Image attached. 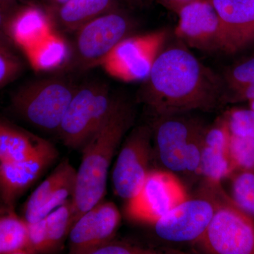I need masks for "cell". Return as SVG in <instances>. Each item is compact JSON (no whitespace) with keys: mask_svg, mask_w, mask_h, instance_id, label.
<instances>
[{"mask_svg":"<svg viewBox=\"0 0 254 254\" xmlns=\"http://www.w3.org/2000/svg\"><path fill=\"white\" fill-rule=\"evenodd\" d=\"M230 132L225 116L205 128L202 147L201 175L210 185H219L235 171L229 153Z\"/></svg>","mask_w":254,"mask_h":254,"instance_id":"16","label":"cell"},{"mask_svg":"<svg viewBox=\"0 0 254 254\" xmlns=\"http://www.w3.org/2000/svg\"><path fill=\"white\" fill-rule=\"evenodd\" d=\"M118 8V0H68L61 4H50L47 13L55 27L73 33L92 20Z\"/></svg>","mask_w":254,"mask_h":254,"instance_id":"18","label":"cell"},{"mask_svg":"<svg viewBox=\"0 0 254 254\" xmlns=\"http://www.w3.org/2000/svg\"><path fill=\"white\" fill-rule=\"evenodd\" d=\"M18 1H21V0H18Z\"/></svg>","mask_w":254,"mask_h":254,"instance_id":"36","label":"cell"},{"mask_svg":"<svg viewBox=\"0 0 254 254\" xmlns=\"http://www.w3.org/2000/svg\"><path fill=\"white\" fill-rule=\"evenodd\" d=\"M23 68L22 62L15 50L0 46V88L16 79Z\"/></svg>","mask_w":254,"mask_h":254,"instance_id":"27","label":"cell"},{"mask_svg":"<svg viewBox=\"0 0 254 254\" xmlns=\"http://www.w3.org/2000/svg\"><path fill=\"white\" fill-rule=\"evenodd\" d=\"M230 132L238 136L254 138V111L235 109L225 114Z\"/></svg>","mask_w":254,"mask_h":254,"instance_id":"26","label":"cell"},{"mask_svg":"<svg viewBox=\"0 0 254 254\" xmlns=\"http://www.w3.org/2000/svg\"><path fill=\"white\" fill-rule=\"evenodd\" d=\"M177 114L155 118L153 128L157 154L171 172L186 173L185 158L193 137L205 127L198 119Z\"/></svg>","mask_w":254,"mask_h":254,"instance_id":"11","label":"cell"},{"mask_svg":"<svg viewBox=\"0 0 254 254\" xmlns=\"http://www.w3.org/2000/svg\"><path fill=\"white\" fill-rule=\"evenodd\" d=\"M254 100V83L225 91V103H240Z\"/></svg>","mask_w":254,"mask_h":254,"instance_id":"30","label":"cell"},{"mask_svg":"<svg viewBox=\"0 0 254 254\" xmlns=\"http://www.w3.org/2000/svg\"><path fill=\"white\" fill-rule=\"evenodd\" d=\"M129 1H141V0H129Z\"/></svg>","mask_w":254,"mask_h":254,"instance_id":"35","label":"cell"},{"mask_svg":"<svg viewBox=\"0 0 254 254\" xmlns=\"http://www.w3.org/2000/svg\"><path fill=\"white\" fill-rule=\"evenodd\" d=\"M135 110L129 102L114 98L103 126L81 150L72 198L73 223L87 210L104 200L112 161L127 132L133 127Z\"/></svg>","mask_w":254,"mask_h":254,"instance_id":"2","label":"cell"},{"mask_svg":"<svg viewBox=\"0 0 254 254\" xmlns=\"http://www.w3.org/2000/svg\"><path fill=\"white\" fill-rule=\"evenodd\" d=\"M133 18L118 8L101 15L73 32L68 66L86 71L101 66L119 43L133 35Z\"/></svg>","mask_w":254,"mask_h":254,"instance_id":"4","label":"cell"},{"mask_svg":"<svg viewBox=\"0 0 254 254\" xmlns=\"http://www.w3.org/2000/svg\"><path fill=\"white\" fill-rule=\"evenodd\" d=\"M221 21L228 53H237L254 42V0H209Z\"/></svg>","mask_w":254,"mask_h":254,"instance_id":"17","label":"cell"},{"mask_svg":"<svg viewBox=\"0 0 254 254\" xmlns=\"http://www.w3.org/2000/svg\"><path fill=\"white\" fill-rule=\"evenodd\" d=\"M49 253L58 252L69 235L73 225L72 198L46 217Z\"/></svg>","mask_w":254,"mask_h":254,"instance_id":"21","label":"cell"},{"mask_svg":"<svg viewBox=\"0 0 254 254\" xmlns=\"http://www.w3.org/2000/svg\"><path fill=\"white\" fill-rule=\"evenodd\" d=\"M222 79L226 91L254 83V58L233 65L227 70Z\"/></svg>","mask_w":254,"mask_h":254,"instance_id":"24","label":"cell"},{"mask_svg":"<svg viewBox=\"0 0 254 254\" xmlns=\"http://www.w3.org/2000/svg\"><path fill=\"white\" fill-rule=\"evenodd\" d=\"M177 15L176 36L190 48L228 53L221 21L209 0L193 1L182 8Z\"/></svg>","mask_w":254,"mask_h":254,"instance_id":"10","label":"cell"},{"mask_svg":"<svg viewBox=\"0 0 254 254\" xmlns=\"http://www.w3.org/2000/svg\"><path fill=\"white\" fill-rule=\"evenodd\" d=\"M125 138L114 167L112 181L115 194L128 202L138 194L151 170L153 128L139 125L132 128Z\"/></svg>","mask_w":254,"mask_h":254,"instance_id":"7","label":"cell"},{"mask_svg":"<svg viewBox=\"0 0 254 254\" xmlns=\"http://www.w3.org/2000/svg\"><path fill=\"white\" fill-rule=\"evenodd\" d=\"M113 99L106 83L91 81L78 86L58 130L64 144L81 151L105 123Z\"/></svg>","mask_w":254,"mask_h":254,"instance_id":"6","label":"cell"},{"mask_svg":"<svg viewBox=\"0 0 254 254\" xmlns=\"http://www.w3.org/2000/svg\"><path fill=\"white\" fill-rule=\"evenodd\" d=\"M158 1L163 5L164 7L177 14L182 8L196 0H158Z\"/></svg>","mask_w":254,"mask_h":254,"instance_id":"31","label":"cell"},{"mask_svg":"<svg viewBox=\"0 0 254 254\" xmlns=\"http://www.w3.org/2000/svg\"><path fill=\"white\" fill-rule=\"evenodd\" d=\"M188 198L186 190L173 173L150 170L138 194L127 202L128 218L154 224Z\"/></svg>","mask_w":254,"mask_h":254,"instance_id":"9","label":"cell"},{"mask_svg":"<svg viewBox=\"0 0 254 254\" xmlns=\"http://www.w3.org/2000/svg\"><path fill=\"white\" fill-rule=\"evenodd\" d=\"M165 31L127 37L115 47L101 66L125 82L144 81L166 41Z\"/></svg>","mask_w":254,"mask_h":254,"instance_id":"8","label":"cell"},{"mask_svg":"<svg viewBox=\"0 0 254 254\" xmlns=\"http://www.w3.org/2000/svg\"><path fill=\"white\" fill-rule=\"evenodd\" d=\"M250 105V109L254 110V100H252V101L249 102Z\"/></svg>","mask_w":254,"mask_h":254,"instance_id":"34","label":"cell"},{"mask_svg":"<svg viewBox=\"0 0 254 254\" xmlns=\"http://www.w3.org/2000/svg\"><path fill=\"white\" fill-rule=\"evenodd\" d=\"M143 83L139 99L155 118L225 103L223 79L181 45L161 50Z\"/></svg>","mask_w":254,"mask_h":254,"instance_id":"1","label":"cell"},{"mask_svg":"<svg viewBox=\"0 0 254 254\" xmlns=\"http://www.w3.org/2000/svg\"><path fill=\"white\" fill-rule=\"evenodd\" d=\"M50 142L0 118V163L26 160Z\"/></svg>","mask_w":254,"mask_h":254,"instance_id":"19","label":"cell"},{"mask_svg":"<svg viewBox=\"0 0 254 254\" xmlns=\"http://www.w3.org/2000/svg\"><path fill=\"white\" fill-rule=\"evenodd\" d=\"M58 152L49 143L26 160L0 163V203L14 206L18 198L56 160Z\"/></svg>","mask_w":254,"mask_h":254,"instance_id":"15","label":"cell"},{"mask_svg":"<svg viewBox=\"0 0 254 254\" xmlns=\"http://www.w3.org/2000/svg\"><path fill=\"white\" fill-rule=\"evenodd\" d=\"M215 213L198 242L208 253L254 254V222L225 194L219 185H210Z\"/></svg>","mask_w":254,"mask_h":254,"instance_id":"5","label":"cell"},{"mask_svg":"<svg viewBox=\"0 0 254 254\" xmlns=\"http://www.w3.org/2000/svg\"><path fill=\"white\" fill-rule=\"evenodd\" d=\"M78 86L62 76L28 82L13 94L11 106L33 126L58 133Z\"/></svg>","mask_w":254,"mask_h":254,"instance_id":"3","label":"cell"},{"mask_svg":"<svg viewBox=\"0 0 254 254\" xmlns=\"http://www.w3.org/2000/svg\"><path fill=\"white\" fill-rule=\"evenodd\" d=\"M229 153L235 170L254 168V138L231 133Z\"/></svg>","mask_w":254,"mask_h":254,"instance_id":"23","label":"cell"},{"mask_svg":"<svg viewBox=\"0 0 254 254\" xmlns=\"http://www.w3.org/2000/svg\"><path fill=\"white\" fill-rule=\"evenodd\" d=\"M0 254H33L28 240L27 222L14 206L0 203Z\"/></svg>","mask_w":254,"mask_h":254,"instance_id":"20","label":"cell"},{"mask_svg":"<svg viewBox=\"0 0 254 254\" xmlns=\"http://www.w3.org/2000/svg\"><path fill=\"white\" fill-rule=\"evenodd\" d=\"M160 251L129 240H113L95 249L91 254H157Z\"/></svg>","mask_w":254,"mask_h":254,"instance_id":"25","label":"cell"},{"mask_svg":"<svg viewBox=\"0 0 254 254\" xmlns=\"http://www.w3.org/2000/svg\"><path fill=\"white\" fill-rule=\"evenodd\" d=\"M48 1H49L50 4L58 5L63 4L68 0H48Z\"/></svg>","mask_w":254,"mask_h":254,"instance_id":"33","label":"cell"},{"mask_svg":"<svg viewBox=\"0 0 254 254\" xmlns=\"http://www.w3.org/2000/svg\"><path fill=\"white\" fill-rule=\"evenodd\" d=\"M0 46L15 50L16 43L9 36L0 32Z\"/></svg>","mask_w":254,"mask_h":254,"instance_id":"32","label":"cell"},{"mask_svg":"<svg viewBox=\"0 0 254 254\" xmlns=\"http://www.w3.org/2000/svg\"><path fill=\"white\" fill-rule=\"evenodd\" d=\"M232 199L246 213L254 215V168L241 170L234 177Z\"/></svg>","mask_w":254,"mask_h":254,"instance_id":"22","label":"cell"},{"mask_svg":"<svg viewBox=\"0 0 254 254\" xmlns=\"http://www.w3.org/2000/svg\"><path fill=\"white\" fill-rule=\"evenodd\" d=\"M25 7L18 0H0V32L11 38L13 23Z\"/></svg>","mask_w":254,"mask_h":254,"instance_id":"29","label":"cell"},{"mask_svg":"<svg viewBox=\"0 0 254 254\" xmlns=\"http://www.w3.org/2000/svg\"><path fill=\"white\" fill-rule=\"evenodd\" d=\"M121 218L113 202L103 200L92 207L79 217L70 230L69 253L91 254L97 247L113 240Z\"/></svg>","mask_w":254,"mask_h":254,"instance_id":"13","label":"cell"},{"mask_svg":"<svg viewBox=\"0 0 254 254\" xmlns=\"http://www.w3.org/2000/svg\"><path fill=\"white\" fill-rule=\"evenodd\" d=\"M27 230L28 243L32 253H49L46 218L35 222H27Z\"/></svg>","mask_w":254,"mask_h":254,"instance_id":"28","label":"cell"},{"mask_svg":"<svg viewBox=\"0 0 254 254\" xmlns=\"http://www.w3.org/2000/svg\"><path fill=\"white\" fill-rule=\"evenodd\" d=\"M76 170L64 159L31 193L23 209V218L35 222L73 198Z\"/></svg>","mask_w":254,"mask_h":254,"instance_id":"14","label":"cell"},{"mask_svg":"<svg viewBox=\"0 0 254 254\" xmlns=\"http://www.w3.org/2000/svg\"><path fill=\"white\" fill-rule=\"evenodd\" d=\"M215 207L211 195L187 198L153 224L155 233L168 242H198L213 218Z\"/></svg>","mask_w":254,"mask_h":254,"instance_id":"12","label":"cell"}]
</instances>
